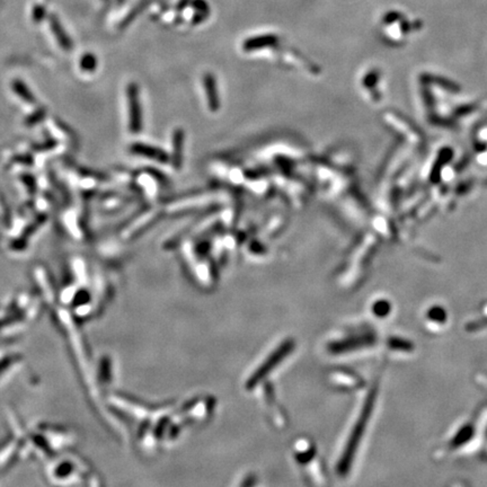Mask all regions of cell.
Masks as SVG:
<instances>
[{"label": "cell", "mask_w": 487, "mask_h": 487, "mask_svg": "<svg viewBox=\"0 0 487 487\" xmlns=\"http://www.w3.org/2000/svg\"><path fill=\"white\" fill-rule=\"evenodd\" d=\"M368 397H369V398H368L367 401H366L363 411H362V414L358 420V422H356V425L354 427L353 432L351 433V437L348 440L347 447H345L341 459H339L337 471L341 474H345L349 471L351 459H353L355 450H356V447H358V441L362 435V433H363V430L366 428V423L368 421V418H369V414H371V411L373 409V401H375V393H371V395L368 396Z\"/></svg>", "instance_id": "1"}, {"label": "cell", "mask_w": 487, "mask_h": 487, "mask_svg": "<svg viewBox=\"0 0 487 487\" xmlns=\"http://www.w3.org/2000/svg\"><path fill=\"white\" fill-rule=\"evenodd\" d=\"M293 349V342L291 339H288V341L283 342L279 348L273 351V353L270 354L268 358L265 359V361L260 364L256 371L252 373V376L249 377L248 381H247V387H254L256 386L259 380H262V378H264L268 373H270L274 368L281 363V361L286 358L288 354L291 353V351Z\"/></svg>", "instance_id": "2"}, {"label": "cell", "mask_w": 487, "mask_h": 487, "mask_svg": "<svg viewBox=\"0 0 487 487\" xmlns=\"http://www.w3.org/2000/svg\"><path fill=\"white\" fill-rule=\"evenodd\" d=\"M330 380L333 386H336L342 389H353L355 387L361 386L360 378L354 375L353 372L339 370L333 371L330 376Z\"/></svg>", "instance_id": "3"}, {"label": "cell", "mask_w": 487, "mask_h": 487, "mask_svg": "<svg viewBox=\"0 0 487 487\" xmlns=\"http://www.w3.org/2000/svg\"><path fill=\"white\" fill-rule=\"evenodd\" d=\"M138 92L135 87L129 89V104H130V128L132 131H139L140 129V106L138 100Z\"/></svg>", "instance_id": "4"}, {"label": "cell", "mask_w": 487, "mask_h": 487, "mask_svg": "<svg viewBox=\"0 0 487 487\" xmlns=\"http://www.w3.org/2000/svg\"><path fill=\"white\" fill-rule=\"evenodd\" d=\"M314 455V447L308 439L298 440L296 444H294V457H296V460L300 463L306 465L307 461L313 459Z\"/></svg>", "instance_id": "5"}, {"label": "cell", "mask_w": 487, "mask_h": 487, "mask_svg": "<svg viewBox=\"0 0 487 487\" xmlns=\"http://www.w3.org/2000/svg\"><path fill=\"white\" fill-rule=\"evenodd\" d=\"M427 317L432 324H444L447 320V313L440 306H433V307L428 311Z\"/></svg>", "instance_id": "6"}, {"label": "cell", "mask_w": 487, "mask_h": 487, "mask_svg": "<svg viewBox=\"0 0 487 487\" xmlns=\"http://www.w3.org/2000/svg\"><path fill=\"white\" fill-rule=\"evenodd\" d=\"M390 310H392V305H390L389 301L387 300H377V301L373 303L372 306V311L377 317H380V318H383V317H387L389 315Z\"/></svg>", "instance_id": "7"}, {"label": "cell", "mask_w": 487, "mask_h": 487, "mask_svg": "<svg viewBox=\"0 0 487 487\" xmlns=\"http://www.w3.org/2000/svg\"><path fill=\"white\" fill-rule=\"evenodd\" d=\"M14 89H15V92H16L17 94H18L23 99L26 100V102H30V103H33L34 98H33L32 94H31L30 92H27L28 89L26 90L25 86H24V85H23L22 83L17 82V83L14 85Z\"/></svg>", "instance_id": "8"}, {"label": "cell", "mask_w": 487, "mask_h": 487, "mask_svg": "<svg viewBox=\"0 0 487 487\" xmlns=\"http://www.w3.org/2000/svg\"><path fill=\"white\" fill-rule=\"evenodd\" d=\"M389 345L390 347H392L394 350H411L413 347H412V344L410 342H407V341H404V339H400V338H393L392 341L389 342Z\"/></svg>", "instance_id": "9"}]
</instances>
